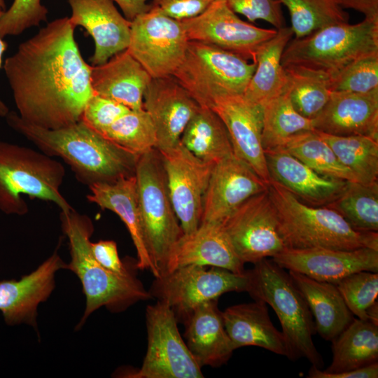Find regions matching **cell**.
Returning <instances> with one entry per match:
<instances>
[{"label": "cell", "instance_id": "24", "mask_svg": "<svg viewBox=\"0 0 378 378\" xmlns=\"http://www.w3.org/2000/svg\"><path fill=\"white\" fill-rule=\"evenodd\" d=\"M188 265L220 267L236 274L246 271L222 223L215 222H202L195 230L183 234L178 239L168 272Z\"/></svg>", "mask_w": 378, "mask_h": 378}, {"label": "cell", "instance_id": "28", "mask_svg": "<svg viewBox=\"0 0 378 378\" xmlns=\"http://www.w3.org/2000/svg\"><path fill=\"white\" fill-rule=\"evenodd\" d=\"M218 300L199 306L184 323L186 343L201 367H220L230 360L234 351L225 328Z\"/></svg>", "mask_w": 378, "mask_h": 378}, {"label": "cell", "instance_id": "43", "mask_svg": "<svg viewBox=\"0 0 378 378\" xmlns=\"http://www.w3.org/2000/svg\"><path fill=\"white\" fill-rule=\"evenodd\" d=\"M130 110L119 102L94 94L84 108L81 120L102 134Z\"/></svg>", "mask_w": 378, "mask_h": 378}, {"label": "cell", "instance_id": "48", "mask_svg": "<svg viewBox=\"0 0 378 378\" xmlns=\"http://www.w3.org/2000/svg\"><path fill=\"white\" fill-rule=\"evenodd\" d=\"M343 8H350L364 15L365 18L378 20V0H335Z\"/></svg>", "mask_w": 378, "mask_h": 378}, {"label": "cell", "instance_id": "41", "mask_svg": "<svg viewBox=\"0 0 378 378\" xmlns=\"http://www.w3.org/2000/svg\"><path fill=\"white\" fill-rule=\"evenodd\" d=\"M331 92L365 93L378 88V53L358 59L329 76Z\"/></svg>", "mask_w": 378, "mask_h": 378}, {"label": "cell", "instance_id": "6", "mask_svg": "<svg viewBox=\"0 0 378 378\" xmlns=\"http://www.w3.org/2000/svg\"><path fill=\"white\" fill-rule=\"evenodd\" d=\"M63 164L31 148L0 141V211L23 216L28 211L22 195L50 202L61 212L74 209L60 192Z\"/></svg>", "mask_w": 378, "mask_h": 378}, {"label": "cell", "instance_id": "4", "mask_svg": "<svg viewBox=\"0 0 378 378\" xmlns=\"http://www.w3.org/2000/svg\"><path fill=\"white\" fill-rule=\"evenodd\" d=\"M267 190L286 248L378 251L377 232L356 230L334 209L304 204L276 183L270 181Z\"/></svg>", "mask_w": 378, "mask_h": 378}, {"label": "cell", "instance_id": "49", "mask_svg": "<svg viewBox=\"0 0 378 378\" xmlns=\"http://www.w3.org/2000/svg\"><path fill=\"white\" fill-rule=\"evenodd\" d=\"M121 9L123 15L129 21H132L137 15L148 11L151 4H147L148 0H113Z\"/></svg>", "mask_w": 378, "mask_h": 378}, {"label": "cell", "instance_id": "10", "mask_svg": "<svg viewBox=\"0 0 378 378\" xmlns=\"http://www.w3.org/2000/svg\"><path fill=\"white\" fill-rule=\"evenodd\" d=\"M246 271L236 274L226 269L188 265L155 277L150 297L167 304L177 321L185 323L193 312L206 302L228 292H246Z\"/></svg>", "mask_w": 378, "mask_h": 378}, {"label": "cell", "instance_id": "13", "mask_svg": "<svg viewBox=\"0 0 378 378\" xmlns=\"http://www.w3.org/2000/svg\"><path fill=\"white\" fill-rule=\"evenodd\" d=\"M222 225L235 253L244 263L255 264L273 258L286 248L267 190L246 201Z\"/></svg>", "mask_w": 378, "mask_h": 378}, {"label": "cell", "instance_id": "8", "mask_svg": "<svg viewBox=\"0 0 378 378\" xmlns=\"http://www.w3.org/2000/svg\"><path fill=\"white\" fill-rule=\"evenodd\" d=\"M378 53V20L334 24L292 38L281 57L284 67L300 66L328 76L361 57Z\"/></svg>", "mask_w": 378, "mask_h": 378}, {"label": "cell", "instance_id": "12", "mask_svg": "<svg viewBox=\"0 0 378 378\" xmlns=\"http://www.w3.org/2000/svg\"><path fill=\"white\" fill-rule=\"evenodd\" d=\"M188 42L181 22L151 5L131 21L127 49L152 78H160L173 76Z\"/></svg>", "mask_w": 378, "mask_h": 378}, {"label": "cell", "instance_id": "46", "mask_svg": "<svg viewBox=\"0 0 378 378\" xmlns=\"http://www.w3.org/2000/svg\"><path fill=\"white\" fill-rule=\"evenodd\" d=\"M214 0H153L151 5L167 16L182 21L198 16Z\"/></svg>", "mask_w": 378, "mask_h": 378}, {"label": "cell", "instance_id": "36", "mask_svg": "<svg viewBox=\"0 0 378 378\" xmlns=\"http://www.w3.org/2000/svg\"><path fill=\"white\" fill-rule=\"evenodd\" d=\"M284 69L288 92L293 107L301 115L313 120L330 99L329 76L300 66H288Z\"/></svg>", "mask_w": 378, "mask_h": 378}, {"label": "cell", "instance_id": "9", "mask_svg": "<svg viewBox=\"0 0 378 378\" xmlns=\"http://www.w3.org/2000/svg\"><path fill=\"white\" fill-rule=\"evenodd\" d=\"M256 64L215 46L189 41L173 76L200 107L220 98L244 94Z\"/></svg>", "mask_w": 378, "mask_h": 378}, {"label": "cell", "instance_id": "11", "mask_svg": "<svg viewBox=\"0 0 378 378\" xmlns=\"http://www.w3.org/2000/svg\"><path fill=\"white\" fill-rule=\"evenodd\" d=\"M148 346L141 367L122 374L128 378H202L195 359L177 327L172 310L157 301L146 310Z\"/></svg>", "mask_w": 378, "mask_h": 378}, {"label": "cell", "instance_id": "39", "mask_svg": "<svg viewBox=\"0 0 378 378\" xmlns=\"http://www.w3.org/2000/svg\"><path fill=\"white\" fill-rule=\"evenodd\" d=\"M102 134L138 155L156 148V130L150 116L144 108L130 110Z\"/></svg>", "mask_w": 378, "mask_h": 378}, {"label": "cell", "instance_id": "30", "mask_svg": "<svg viewBox=\"0 0 378 378\" xmlns=\"http://www.w3.org/2000/svg\"><path fill=\"white\" fill-rule=\"evenodd\" d=\"M293 36L290 27L285 26L261 46L256 54L255 69L243 94L246 99L262 106L284 90L287 75L281 57Z\"/></svg>", "mask_w": 378, "mask_h": 378}, {"label": "cell", "instance_id": "25", "mask_svg": "<svg viewBox=\"0 0 378 378\" xmlns=\"http://www.w3.org/2000/svg\"><path fill=\"white\" fill-rule=\"evenodd\" d=\"M151 79L127 49L102 64L91 65L90 83L94 94L119 102L131 110L144 108V94Z\"/></svg>", "mask_w": 378, "mask_h": 378}, {"label": "cell", "instance_id": "38", "mask_svg": "<svg viewBox=\"0 0 378 378\" xmlns=\"http://www.w3.org/2000/svg\"><path fill=\"white\" fill-rule=\"evenodd\" d=\"M289 13L295 38L309 35L323 27L349 22L348 13L335 0H278Z\"/></svg>", "mask_w": 378, "mask_h": 378}, {"label": "cell", "instance_id": "44", "mask_svg": "<svg viewBox=\"0 0 378 378\" xmlns=\"http://www.w3.org/2000/svg\"><path fill=\"white\" fill-rule=\"evenodd\" d=\"M230 8L250 22L264 20L279 29L285 27L281 4L278 0H225Z\"/></svg>", "mask_w": 378, "mask_h": 378}, {"label": "cell", "instance_id": "15", "mask_svg": "<svg viewBox=\"0 0 378 378\" xmlns=\"http://www.w3.org/2000/svg\"><path fill=\"white\" fill-rule=\"evenodd\" d=\"M159 152L174 210L183 234L190 233L201 223L204 198L214 164L199 159L181 142Z\"/></svg>", "mask_w": 378, "mask_h": 378}, {"label": "cell", "instance_id": "35", "mask_svg": "<svg viewBox=\"0 0 378 378\" xmlns=\"http://www.w3.org/2000/svg\"><path fill=\"white\" fill-rule=\"evenodd\" d=\"M280 148L321 175L358 182L315 130L293 136Z\"/></svg>", "mask_w": 378, "mask_h": 378}, {"label": "cell", "instance_id": "2", "mask_svg": "<svg viewBox=\"0 0 378 378\" xmlns=\"http://www.w3.org/2000/svg\"><path fill=\"white\" fill-rule=\"evenodd\" d=\"M8 125L48 156L62 158L76 178L90 186L135 175L139 155L118 146L83 120L56 130L43 128L9 111Z\"/></svg>", "mask_w": 378, "mask_h": 378}, {"label": "cell", "instance_id": "5", "mask_svg": "<svg viewBox=\"0 0 378 378\" xmlns=\"http://www.w3.org/2000/svg\"><path fill=\"white\" fill-rule=\"evenodd\" d=\"M253 265L246 270V292L254 300L268 304L276 313L287 342L288 358H305L321 369L323 358L313 341L316 333L313 316L288 272L272 259L265 258Z\"/></svg>", "mask_w": 378, "mask_h": 378}, {"label": "cell", "instance_id": "1", "mask_svg": "<svg viewBox=\"0 0 378 378\" xmlns=\"http://www.w3.org/2000/svg\"><path fill=\"white\" fill-rule=\"evenodd\" d=\"M69 18L55 19L21 43L4 69L19 116L50 130L81 120L94 95L91 65L83 59Z\"/></svg>", "mask_w": 378, "mask_h": 378}, {"label": "cell", "instance_id": "14", "mask_svg": "<svg viewBox=\"0 0 378 378\" xmlns=\"http://www.w3.org/2000/svg\"><path fill=\"white\" fill-rule=\"evenodd\" d=\"M181 22L189 41L215 46L253 62L261 46L277 32L241 20L225 0H214L198 16Z\"/></svg>", "mask_w": 378, "mask_h": 378}, {"label": "cell", "instance_id": "3", "mask_svg": "<svg viewBox=\"0 0 378 378\" xmlns=\"http://www.w3.org/2000/svg\"><path fill=\"white\" fill-rule=\"evenodd\" d=\"M60 219L69 243L71 260L67 270L72 271L80 281L86 299L78 328L102 307L112 312H120L139 301L151 298L134 271L120 275L106 270L97 261L90 241L94 226L88 216L73 209L61 212Z\"/></svg>", "mask_w": 378, "mask_h": 378}, {"label": "cell", "instance_id": "22", "mask_svg": "<svg viewBox=\"0 0 378 378\" xmlns=\"http://www.w3.org/2000/svg\"><path fill=\"white\" fill-rule=\"evenodd\" d=\"M265 154L270 181L308 205L328 206L349 182L318 174L281 148L265 151Z\"/></svg>", "mask_w": 378, "mask_h": 378}, {"label": "cell", "instance_id": "47", "mask_svg": "<svg viewBox=\"0 0 378 378\" xmlns=\"http://www.w3.org/2000/svg\"><path fill=\"white\" fill-rule=\"evenodd\" d=\"M309 378H377L378 363L344 372L328 373L312 365L307 374Z\"/></svg>", "mask_w": 378, "mask_h": 378}, {"label": "cell", "instance_id": "37", "mask_svg": "<svg viewBox=\"0 0 378 378\" xmlns=\"http://www.w3.org/2000/svg\"><path fill=\"white\" fill-rule=\"evenodd\" d=\"M328 206L339 213L355 229L378 231V183L349 181L344 191Z\"/></svg>", "mask_w": 378, "mask_h": 378}, {"label": "cell", "instance_id": "51", "mask_svg": "<svg viewBox=\"0 0 378 378\" xmlns=\"http://www.w3.org/2000/svg\"><path fill=\"white\" fill-rule=\"evenodd\" d=\"M0 5L3 7H5V3L4 0H0Z\"/></svg>", "mask_w": 378, "mask_h": 378}, {"label": "cell", "instance_id": "33", "mask_svg": "<svg viewBox=\"0 0 378 378\" xmlns=\"http://www.w3.org/2000/svg\"><path fill=\"white\" fill-rule=\"evenodd\" d=\"M262 145L265 151L281 147L290 137L314 130L313 120L301 115L284 90L262 106Z\"/></svg>", "mask_w": 378, "mask_h": 378}, {"label": "cell", "instance_id": "26", "mask_svg": "<svg viewBox=\"0 0 378 378\" xmlns=\"http://www.w3.org/2000/svg\"><path fill=\"white\" fill-rule=\"evenodd\" d=\"M222 316L234 350L256 346L288 358L286 338L272 323L265 302L255 300L235 304L223 312Z\"/></svg>", "mask_w": 378, "mask_h": 378}, {"label": "cell", "instance_id": "23", "mask_svg": "<svg viewBox=\"0 0 378 378\" xmlns=\"http://www.w3.org/2000/svg\"><path fill=\"white\" fill-rule=\"evenodd\" d=\"M312 120L314 130L321 132L378 140V88L365 93L331 92L328 103Z\"/></svg>", "mask_w": 378, "mask_h": 378}, {"label": "cell", "instance_id": "42", "mask_svg": "<svg viewBox=\"0 0 378 378\" xmlns=\"http://www.w3.org/2000/svg\"><path fill=\"white\" fill-rule=\"evenodd\" d=\"M48 8L41 0H13L0 17V36H17L47 21Z\"/></svg>", "mask_w": 378, "mask_h": 378}, {"label": "cell", "instance_id": "50", "mask_svg": "<svg viewBox=\"0 0 378 378\" xmlns=\"http://www.w3.org/2000/svg\"><path fill=\"white\" fill-rule=\"evenodd\" d=\"M5 7H3L0 5V17L2 13L5 11ZM7 43L5 41L3 40V38L0 36V69L2 65V57L7 49ZM9 109L6 104L0 99V117H5L9 113Z\"/></svg>", "mask_w": 378, "mask_h": 378}, {"label": "cell", "instance_id": "16", "mask_svg": "<svg viewBox=\"0 0 378 378\" xmlns=\"http://www.w3.org/2000/svg\"><path fill=\"white\" fill-rule=\"evenodd\" d=\"M268 184L234 153L224 158L213 167L201 223H222L248 199L267 190Z\"/></svg>", "mask_w": 378, "mask_h": 378}, {"label": "cell", "instance_id": "21", "mask_svg": "<svg viewBox=\"0 0 378 378\" xmlns=\"http://www.w3.org/2000/svg\"><path fill=\"white\" fill-rule=\"evenodd\" d=\"M71 22L83 27L94 42L90 61L92 66L106 62L128 48L131 21L127 20L113 0H67Z\"/></svg>", "mask_w": 378, "mask_h": 378}, {"label": "cell", "instance_id": "32", "mask_svg": "<svg viewBox=\"0 0 378 378\" xmlns=\"http://www.w3.org/2000/svg\"><path fill=\"white\" fill-rule=\"evenodd\" d=\"M180 142L206 162L215 164L233 153L225 125L210 108L200 107L183 130Z\"/></svg>", "mask_w": 378, "mask_h": 378}, {"label": "cell", "instance_id": "20", "mask_svg": "<svg viewBox=\"0 0 378 378\" xmlns=\"http://www.w3.org/2000/svg\"><path fill=\"white\" fill-rule=\"evenodd\" d=\"M67 270L57 252L20 279L0 281V311L8 326L25 323L36 328L37 309L48 300L55 286V274Z\"/></svg>", "mask_w": 378, "mask_h": 378}, {"label": "cell", "instance_id": "34", "mask_svg": "<svg viewBox=\"0 0 378 378\" xmlns=\"http://www.w3.org/2000/svg\"><path fill=\"white\" fill-rule=\"evenodd\" d=\"M317 132L358 182L377 181L378 140L365 135L337 136Z\"/></svg>", "mask_w": 378, "mask_h": 378}, {"label": "cell", "instance_id": "40", "mask_svg": "<svg viewBox=\"0 0 378 378\" xmlns=\"http://www.w3.org/2000/svg\"><path fill=\"white\" fill-rule=\"evenodd\" d=\"M335 285L353 315L358 318L368 320V311L377 302V272L370 271L355 272Z\"/></svg>", "mask_w": 378, "mask_h": 378}, {"label": "cell", "instance_id": "45", "mask_svg": "<svg viewBox=\"0 0 378 378\" xmlns=\"http://www.w3.org/2000/svg\"><path fill=\"white\" fill-rule=\"evenodd\" d=\"M92 254L97 261L106 270L120 274L125 275L134 271L136 267V261L132 262H122L120 260L117 244L112 240H101L97 242H91Z\"/></svg>", "mask_w": 378, "mask_h": 378}, {"label": "cell", "instance_id": "17", "mask_svg": "<svg viewBox=\"0 0 378 378\" xmlns=\"http://www.w3.org/2000/svg\"><path fill=\"white\" fill-rule=\"evenodd\" d=\"M272 260L284 269L333 284L355 272L378 271V251L370 248L351 250L286 248Z\"/></svg>", "mask_w": 378, "mask_h": 378}, {"label": "cell", "instance_id": "27", "mask_svg": "<svg viewBox=\"0 0 378 378\" xmlns=\"http://www.w3.org/2000/svg\"><path fill=\"white\" fill-rule=\"evenodd\" d=\"M89 202L102 209L116 214L125 223L136 251V267L148 270L155 277L158 276L146 249L139 209L136 177L121 178L112 183H96L89 186Z\"/></svg>", "mask_w": 378, "mask_h": 378}, {"label": "cell", "instance_id": "7", "mask_svg": "<svg viewBox=\"0 0 378 378\" xmlns=\"http://www.w3.org/2000/svg\"><path fill=\"white\" fill-rule=\"evenodd\" d=\"M135 177L144 240L160 276L168 272L172 254L183 232L170 200L162 158L156 148L139 155Z\"/></svg>", "mask_w": 378, "mask_h": 378}, {"label": "cell", "instance_id": "19", "mask_svg": "<svg viewBox=\"0 0 378 378\" xmlns=\"http://www.w3.org/2000/svg\"><path fill=\"white\" fill-rule=\"evenodd\" d=\"M211 109L227 130L234 155L269 183L270 178L261 139L262 106L248 101L242 94L220 98Z\"/></svg>", "mask_w": 378, "mask_h": 378}, {"label": "cell", "instance_id": "18", "mask_svg": "<svg viewBox=\"0 0 378 378\" xmlns=\"http://www.w3.org/2000/svg\"><path fill=\"white\" fill-rule=\"evenodd\" d=\"M143 102L156 130L159 151L180 142L186 125L200 107L173 76L152 78Z\"/></svg>", "mask_w": 378, "mask_h": 378}, {"label": "cell", "instance_id": "31", "mask_svg": "<svg viewBox=\"0 0 378 378\" xmlns=\"http://www.w3.org/2000/svg\"><path fill=\"white\" fill-rule=\"evenodd\" d=\"M332 360L323 370L336 373L352 370L378 360V324L354 319L332 341Z\"/></svg>", "mask_w": 378, "mask_h": 378}, {"label": "cell", "instance_id": "29", "mask_svg": "<svg viewBox=\"0 0 378 378\" xmlns=\"http://www.w3.org/2000/svg\"><path fill=\"white\" fill-rule=\"evenodd\" d=\"M288 274L314 318L316 332L332 342L354 320L337 288L295 271L288 270Z\"/></svg>", "mask_w": 378, "mask_h": 378}]
</instances>
